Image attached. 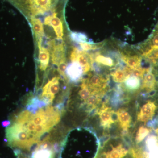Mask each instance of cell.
<instances>
[{
	"instance_id": "cell-1",
	"label": "cell",
	"mask_w": 158,
	"mask_h": 158,
	"mask_svg": "<svg viewBox=\"0 0 158 158\" xmlns=\"http://www.w3.org/2000/svg\"><path fill=\"white\" fill-rule=\"evenodd\" d=\"M86 129L84 138H66L61 145L59 158H96L100 142L95 133Z\"/></svg>"
},
{
	"instance_id": "cell-2",
	"label": "cell",
	"mask_w": 158,
	"mask_h": 158,
	"mask_svg": "<svg viewBox=\"0 0 158 158\" xmlns=\"http://www.w3.org/2000/svg\"><path fill=\"white\" fill-rule=\"evenodd\" d=\"M59 77H54L52 80H49L43 88L40 100L46 105L52 103L55 95L59 92Z\"/></svg>"
},
{
	"instance_id": "cell-3",
	"label": "cell",
	"mask_w": 158,
	"mask_h": 158,
	"mask_svg": "<svg viewBox=\"0 0 158 158\" xmlns=\"http://www.w3.org/2000/svg\"><path fill=\"white\" fill-rule=\"evenodd\" d=\"M157 109L155 102L148 101L141 108L138 115V119L142 122H146L152 119Z\"/></svg>"
},
{
	"instance_id": "cell-4",
	"label": "cell",
	"mask_w": 158,
	"mask_h": 158,
	"mask_svg": "<svg viewBox=\"0 0 158 158\" xmlns=\"http://www.w3.org/2000/svg\"><path fill=\"white\" fill-rule=\"evenodd\" d=\"M57 12H55L46 16L44 24L52 27L57 37L62 38L63 36V24L61 19L57 16Z\"/></svg>"
},
{
	"instance_id": "cell-5",
	"label": "cell",
	"mask_w": 158,
	"mask_h": 158,
	"mask_svg": "<svg viewBox=\"0 0 158 158\" xmlns=\"http://www.w3.org/2000/svg\"><path fill=\"white\" fill-rule=\"evenodd\" d=\"M128 150L122 144L113 146L107 152L100 154L98 158H124L127 155Z\"/></svg>"
},
{
	"instance_id": "cell-6",
	"label": "cell",
	"mask_w": 158,
	"mask_h": 158,
	"mask_svg": "<svg viewBox=\"0 0 158 158\" xmlns=\"http://www.w3.org/2000/svg\"><path fill=\"white\" fill-rule=\"evenodd\" d=\"M72 62H77L81 66L83 72L87 73L90 69V65L88 62V57L86 54L80 52L77 49H74L70 56Z\"/></svg>"
},
{
	"instance_id": "cell-7",
	"label": "cell",
	"mask_w": 158,
	"mask_h": 158,
	"mask_svg": "<svg viewBox=\"0 0 158 158\" xmlns=\"http://www.w3.org/2000/svg\"><path fill=\"white\" fill-rule=\"evenodd\" d=\"M113 113L114 112L107 107L103 106L99 111L98 114L102 126L109 127L114 123L115 119L113 116Z\"/></svg>"
},
{
	"instance_id": "cell-8",
	"label": "cell",
	"mask_w": 158,
	"mask_h": 158,
	"mask_svg": "<svg viewBox=\"0 0 158 158\" xmlns=\"http://www.w3.org/2000/svg\"><path fill=\"white\" fill-rule=\"evenodd\" d=\"M83 71L81 66L77 62H72L68 65L66 69V73L71 81H78L81 78Z\"/></svg>"
},
{
	"instance_id": "cell-9",
	"label": "cell",
	"mask_w": 158,
	"mask_h": 158,
	"mask_svg": "<svg viewBox=\"0 0 158 158\" xmlns=\"http://www.w3.org/2000/svg\"><path fill=\"white\" fill-rule=\"evenodd\" d=\"M51 58L52 63L55 65H59L63 60H65V48L64 45H55L52 47Z\"/></svg>"
},
{
	"instance_id": "cell-10",
	"label": "cell",
	"mask_w": 158,
	"mask_h": 158,
	"mask_svg": "<svg viewBox=\"0 0 158 158\" xmlns=\"http://www.w3.org/2000/svg\"><path fill=\"white\" fill-rule=\"evenodd\" d=\"M39 48V60L40 69L45 71L48 66L49 62V52L48 49L43 47L40 44H38Z\"/></svg>"
},
{
	"instance_id": "cell-11",
	"label": "cell",
	"mask_w": 158,
	"mask_h": 158,
	"mask_svg": "<svg viewBox=\"0 0 158 158\" xmlns=\"http://www.w3.org/2000/svg\"><path fill=\"white\" fill-rule=\"evenodd\" d=\"M57 152L51 148L36 147L32 152L31 158H55Z\"/></svg>"
},
{
	"instance_id": "cell-12",
	"label": "cell",
	"mask_w": 158,
	"mask_h": 158,
	"mask_svg": "<svg viewBox=\"0 0 158 158\" xmlns=\"http://www.w3.org/2000/svg\"><path fill=\"white\" fill-rule=\"evenodd\" d=\"M116 115L123 129L127 130L130 127L131 122V117L129 113L125 110H118L116 113Z\"/></svg>"
},
{
	"instance_id": "cell-13",
	"label": "cell",
	"mask_w": 158,
	"mask_h": 158,
	"mask_svg": "<svg viewBox=\"0 0 158 158\" xmlns=\"http://www.w3.org/2000/svg\"><path fill=\"white\" fill-rule=\"evenodd\" d=\"M156 85V77L151 72L148 73L144 77L143 88L147 91H152L155 90Z\"/></svg>"
},
{
	"instance_id": "cell-14",
	"label": "cell",
	"mask_w": 158,
	"mask_h": 158,
	"mask_svg": "<svg viewBox=\"0 0 158 158\" xmlns=\"http://www.w3.org/2000/svg\"><path fill=\"white\" fill-rule=\"evenodd\" d=\"M31 23L34 30L37 40L44 36L43 26L39 19L34 16H31Z\"/></svg>"
},
{
	"instance_id": "cell-15",
	"label": "cell",
	"mask_w": 158,
	"mask_h": 158,
	"mask_svg": "<svg viewBox=\"0 0 158 158\" xmlns=\"http://www.w3.org/2000/svg\"><path fill=\"white\" fill-rule=\"evenodd\" d=\"M127 88L131 90H135L140 87L141 82L138 77L134 76L128 77L125 81Z\"/></svg>"
},
{
	"instance_id": "cell-16",
	"label": "cell",
	"mask_w": 158,
	"mask_h": 158,
	"mask_svg": "<svg viewBox=\"0 0 158 158\" xmlns=\"http://www.w3.org/2000/svg\"><path fill=\"white\" fill-rule=\"evenodd\" d=\"M150 131V129L145 127L142 126L139 128L136 136L137 143H139L143 141L149 135Z\"/></svg>"
},
{
	"instance_id": "cell-17",
	"label": "cell",
	"mask_w": 158,
	"mask_h": 158,
	"mask_svg": "<svg viewBox=\"0 0 158 158\" xmlns=\"http://www.w3.org/2000/svg\"><path fill=\"white\" fill-rule=\"evenodd\" d=\"M113 80L115 82L120 83L125 81L128 77H129V75L127 74L124 71L118 69L113 73Z\"/></svg>"
},
{
	"instance_id": "cell-18",
	"label": "cell",
	"mask_w": 158,
	"mask_h": 158,
	"mask_svg": "<svg viewBox=\"0 0 158 158\" xmlns=\"http://www.w3.org/2000/svg\"><path fill=\"white\" fill-rule=\"evenodd\" d=\"M124 60L129 66L134 69L140 65V59L137 57H125Z\"/></svg>"
},
{
	"instance_id": "cell-19",
	"label": "cell",
	"mask_w": 158,
	"mask_h": 158,
	"mask_svg": "<svg viewBox=\"0 0 158 158\" xmlns=\"http://www.w3.org/2000/svg\"><path fill=\"white\" fill-rule=\"evenodd\" d=\"M95 60L97 62L106 66H112L113 65V59L109 57H104V56L99 55L96 57Z\"/></svg>"
},
{
	"instance_id": "cell-20",
	"label": "cell",
	"mask_w": 158,
	"mask_h": 158,
	"mask_svg": "<svg viewBox=\"0 0 158 158\" xmlns=\"http://www.w3.org/2000/svg\"><path fill=\"white\" fill-rule=\"evenodd\" d=\"M72 38L75 41L79 42H84L87 39V37L81 33H73L71 35Z\"/></svg>"
},
{
	"instance_id": "cell-21",
	"label": "cell",
	"mask_w": 158,
	"mask_h": 158,
	"mask_svg": "<svg viewBox=\"0 0 158 158\" xmlns=\"http://www.w3.org/2000/svg\"><path fill=\"white\" fill-rule=\"evenodd\" d=\"M67 68V63L65 60H63L58 65V71L62 76L65 77V73Z\"/></svg>"
},
{
	"instance_id": "cell-22",
	"label": "cell",
	"mask_w": 158,
	"mask_h": 158,
	"mask_svg": "<svg viewBox=\"0 0 158 158\" xmlns=\"http://www.w3.org/2000/svg\"><path fill=\"white\" fill-rule=\"evenodd\" d=\"M79 44L81 46L82 49L85 51L90 50L93 49L95 48L94 45L87 42H80Z\"/></svg>"
},
{
	"instance_id": "cell-23",
	"label": "cell",
	"mask_w": 158,
	"mask_h": 158,
	"mask_svg": "<svg viewBox=\"0 0 158 158\" xmlns=\"http://www.w3.org/2000/svg\"><path fill=\"white\" fill-rule=\"evenodd\" d=\"M14 152L15 155L17 156V158H31L29 156L23 153L20 150L15 149L14 150Z\"/></svg>"
},
{
	"instance_id": "cell-24",
	"label": "cell",
	"mask_w": 158,
	"mask_h": 158,
	"mask_svg": "<svg viewBox=\"0 0 158 158\" xmlns=\"http://www.w3.org/2000/svg\"><path fill=\"white\" fill-rule=\"evenodd\" d=\"M11 123V122L9 120H5V121L2 122V125L3 127H8L10 125Z\"/></svg>"
}]
</instances>
